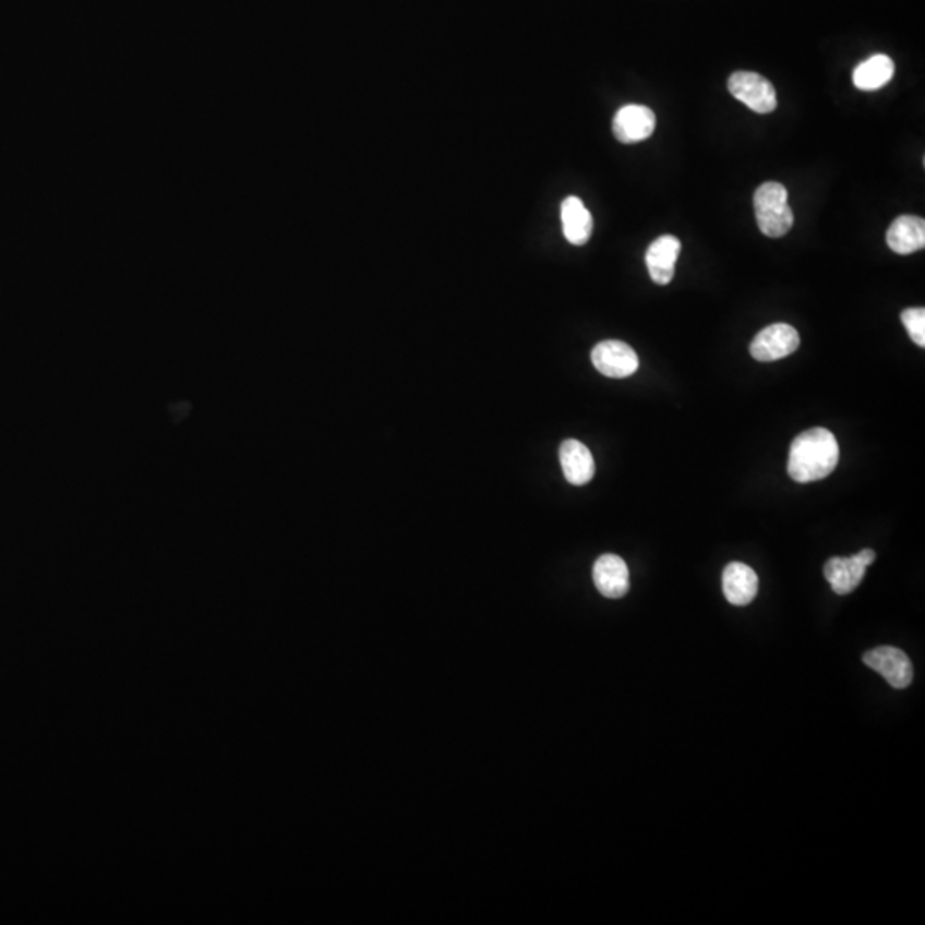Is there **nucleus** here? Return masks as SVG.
<instances>
[{
  "mask_svg": "<svg viewBox=\"0 0 925 925\" xmlns=\"http://www.w3.org/2000/svg\"><path fill=\"white\" fill-rule=\"evenodd\" d=\"M891 251L900 255L914 254L925 248V221L914 215H903L891 224L886 233Z\"/></svg>",
  "mask_w": 925,
  "mask_h": 925,
  "instance_id": "obj_11",
  "label": "nucleus"
},
{
  "mask_svg": "<svg viewBox=\"0 0 925 925\" xmlns=\"http://www.w3.org/2000/svg\"><path fill=\"white\" fill-rule=\"evenodd\" d=\"M564 237L573 245H585L593 231V218L587 206L576 196L566 197L561 204Z\"/></svg>",
  "mask_w": 925,
  "mask_h": 925,
  "instance_id": "obj_13",
  "label": "nucleus"
},
{
  "mask_svg": "<svg viewBox=\"0 0 925 925\" xmlns=\"http://www.w3.org/2000/svg\"><path fill=\"white\" fill-rule=\"evenodd\" d=\"M754 213L759 230L766 237L780 239L794 225V212L790 208L789 192L778 182H765L754 192Z\"/></svg>",
  "mask_w": 925,
  "mask_h": 925,
  "instance_id": "obj_2",
  "label": "nucleus"
},
{
  "mask_svg": "<svg viewBox=\"0 0 925 925\" xmlns=\"http://www.w3.org/2000/svg\"><path fill=\"white\" fill-rule=\"evenodd\" d=\"M902 323L910 338L918 347H925V311L922 308L905 309L902 312Z\"/></svg>",
  "mask_w": 925,
  "mask_h": 925,
  "instance_id": "obj_16",
  "label": "nucleus"
},
{
  "mask_svg": "<svg viewBox=\"0 0 925 925\" xmlns=\"http://www.w3.org/2000/svg\"><path fill=\"white\" fill-rule=\"evenodd\" d=\"M591 362L600 374L612 380H626L639 369L636 351L618 339H606L591 351Z\"/></svg>",
  "mask_w": 925,
  "mask_h": 925,
  "instance_id": "obj_5",
  "label": "nucleus"
},
{
  "mask_svg": "<svg viewBox=\"0 0 925 925\" xmlns=\"http://www.w3.org/2000/svg\"><path fill=\"white\" fill-rule=\"evenodd\" d=\"M867 567L861 563L857 554L852 557H833L826 563L825 576L837 594H849L861 585Z\"/></svg>",
  "mask_w": 925,
  "mask_h": 925,
  "instance_id": "obj_14",
  "label": "nucleus"
},
{
  "mask_svg": "<svg viewBox=\"0 0 925 925\" xmlns=\"http://www.w3.org/2000/svg\"><path fill=\"white\" fill-rule=\"evenodd\" d=\"M864 663L879 672L894 689H905L914 678V665L902 650L879 647L864 654Z\"/></svg>",
  "mask_w": 925,
  "mask_h": 925,
  "instance_id": "obj_6",
  "label": "nucleus"
},
{
  "mask_svg": "<svg viewBox=\"0 0 925 925\" xmlns=\"http://www.w3.org/2000/svg\"><path fill=\"white\" fill-rule=\"evenodd\" d=\"M894 62L888 56H873L855 68L854 84L861 92H876L893 80Z\"/></svg>",
  "mask_w": 925,
  "mask_h": 925,
  "instance_id": "obj_15",
  "label": "nucleus"
},
{
  "mask_svg": "<svg viewBox=\"0 0 925 925\" xmlns=\"http://www.w3.org/2000/svg\"><path fill=\"white\" fill-rule=\"evenodd\" d=\"M657 128V117L645 105H626L615 113L612 129L621 143L635 144L648 140Z\"/></svg>",
  "mask_w": 925,
  "mask_h": 925,
  "instance_id": "obj_7",
  "label": "nucleus"
},
{
  "mask_svg": "<svg viewBox=\"0 0 925 925\" xmlns=\"http://www.w3.org/2000/svg\"><path fill=\"white\" fill-rule=\"evenodd\" d=\"M723 594L732 605H749L758 594L759 579L753 567L744 563H730L723 569Z\"/></svg>",
  "mask_w": 925,
  "mask_h": 925,
  "instance_id": "obj_10",
  "label": "nucleus"
},
{
  "mask_svg": "<svg viewBox=\"0 0 925 925\" xmlns=\"http://www.w3.org/2000/svg\"><path fill=\"white\" fill-rule=\"evenodd\" d=\"M594 587L606 599H623L629 590V569L624 558L605 554L593 566Z\"/></svg>",
  "mask_w": 925,
  "mask_h": 925,
  "instance_id": "obj_8",
  "label": "nucleus"
},
{
  "mask_svg": "<svg viewBox=\"0 0 925 925\" xmlns=\"http://www.w3.org/2000/svg\"><path fill=\"white\" fill-rule=\"evenodd\" d=\"M729 92L756 113H771L778 105L773 84L756 72H734L729 80Z\"/></svg>",
  "mask_w": 925,
  "mask_h": 925,
  "instance_id": "obj_3",
  "label": "nucleus"
},
{
  "mask_svg": "<svg viewBox=\"0 0 925 925\" xmlns=\"http://www.w3.org/2000/svg\"><path fill=\"white\" fill-rule=\"evenodd\" d=\"M681 249H683L681 240L674 236H662L651 242L647 251V266L654 284H671Z\"/></svg>",
  "mask_w": 925,
  "mask_h": 925,
  "instance_id": "obj_9",
  "label": "nucleus"
},
{
  "mask_svg": "<svg viewBox=\"0 0 925 925\" xmlns=\"http://www.w3.org/2000/svg\"><path fill=\"white\" fill-rule=\"evenodd\" d=\"M857 557L861 558V563L867 567L874 563V558H876V552L870 551V549H864V551L858 552Z\"/></svg>",
  "mask_w": 925,
  "mask_h": 925,
  "instance_id": "obj_17",
  "label": "nucleus"
},
{
  "mask_svg": "<svg viewBox=\"0 0 925 925\" xmlns=\"http://www.w3.org/2000/svg\"><path fill=\"white\" fill-rule=\"evenodd\" d=\"M801 345V336L794 326L785 323L771 324L754 336L750 356L759 362H774L792 356Z\"/></svg>",
  "mask_w": 925,
  "mask_h": 925,
  "instance_id": "obj_4",
  "label": "nucleus"
},
{
  "mask_svg": "<svg viewBox=\"0 0 925 925\" xmlns=\"http://www.w3.org/2000/svg\"><path fill=\"white\" fill-rule=\"evenodd\" d=\"M838 459L840 447L828 429L802 432L790 446V479L801 483L818 482L833 473Z\"/></svg>",
  "mask_w": 925,
  "mask_h": 925,
  "instance_id": "obj_1",
  "label": "nucleus"
},
{
  "mask_svg": "<svg viewBox=\"0 0 925 925\" xmlns=\"http://www.w3.org/2000/svg\"><path fill=\"white\" fill-rule=\"evenodd\" d=\"M561 467L564 477L573 485H585L590 482L594 474V459L585 444L576 440H567L561 444L558 449Z\"/></svg>",
  "mask_w": 925,
  "mask_h": 925,
  "instance_id": "obj_12",
  "label": "nucleus"
}]
</instances>
